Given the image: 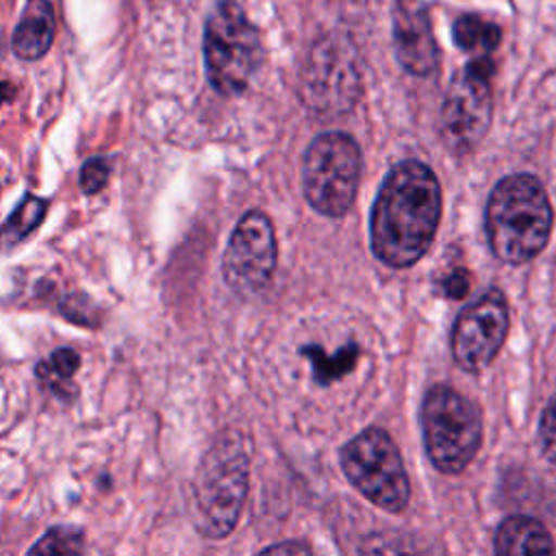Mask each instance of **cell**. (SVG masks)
<instances>
[{
    "label": "cell",
    "instance_id": "1",
    "mask_svg": "<svg viewBox=\"0 0 556 556\" xmlns=\"http://www.w3.org/2000/svg\"><path fill=\"white\" fill-rule=\"evenodd\" d=\"M441 217V187L421 161L391 167L371 211V250L391 267H408L432 243Z\"/></svg>",
    "mask_w": 556,
    "mask_h": 556
},
{
    "label": "cell",
    "instance_id": "2",
    "mask_svg": "<svg viewBox=\"0 0 556 556\" xmlns=\"http://www.w3.org/2000/svg\"><path fill=\"white\" fill-rule=\"evenodd\" d=\"M552 204L539 178L510 174L502 178L486 204V237L493 254L513 265L532 261L552 232Z\"/></svg>",
    "mask_w": 556,
    "mask_h": 556
},
{
    "label": "cell",
    "instance_id": "3",
    "mask_svg": "<svg viewBox=\"0 0 556 556\" xmlns=\"http://www.w3.org/2000/svg\"><path fill=\"white\" fill-rule=\"evenodd\" d=\"M250 460L241 432H222L202 456L193 478V519L206 539L228 536L241 515Z\"/></svg>",
    "mask_w": 556,
    "mask_h": 556
},
{
    "label": "cell",
    "instance_id": "4",
    "mask_svg": "<svg viewBox=\"0 0 556 556\" xmlns=\"http://www.w3.org/2000/svg\"><path fill=\"white\" fill-rule=\"evenodd\" d=\"M204 70L222 96L248 89L263 61V39L237 0H217L206 17L202 37Z\"/></svg>",
    "mask_w": 556,
    "mask_h": 556
},
{
    "label": "cell",
    "instance_id": "5",
    "mask_svg": "<svg viewBox=\"0 0 556 556\" xmlns=\"http://www.w3.org/2000/svg\"><path fill=\"white\" fill-rule=\"evenodd\" d=\"M302 100L321 115L350 111L363 91L358 50L341 30L321 35L306 52L300 74Z\"/></svg>",
    "mask_w": 556,
    "mask_h": 556
},
{
    "label": "cell",
    "instance_id": "6",
    "mask_svg": "<svg viewBox=\"0 0 556 556\" xmlns=\"http://www.w3.org/2000/svg\"><path fill=\"white\" fill-rule=\"evenodd\" d=\"M424 441L432 465L443 473L463 471L482 441L476 406L456 389L434 384L424 400Z\"/></svg>",
    "mask_w": 556,
    "mask_h": 556
},
{
    "label": "cell",
    "instance_id": "7",
    "mask_svg": "<svg viewBox=\"0 0 556 556\" xmlns=\"http://www.w3.org/2000/svg\"><path fill=\"white\" fill-rule=\"evenodd\" d=\"M302 174L304 195L315 211L328 217L345 215L358 189L361 148L345 132H324L311 141Z\"/></svg>",
    "mask_w": 556,
    "mask_h": 556
},
{
    "label": "cell",
    "instance_id": "8",
    "mask_svg": "<svg viewBox=\"0 0 556 556\" xmlns=\"http://www.w3.org/2000/svg\"><path fill=\"white\" fill-rule=\"evenodd\" d=\"M348 480L376 506L400 513L408 504L410 486L397 445L382 428H367L341 450Z\"/></svg>",
    "mask_w": 556,
    "mask_h": 556
},
{
    "label": "cell",
    "instance_id": "9",
    "mask_svg": "<svg viewBox=\"0 0 556 556\" xmlns=\"http://www.w3.org/2000/svg\"><path fill=\"white\" fill-rule=\"evenodd\" d=\"M491 56L471 59L450 83L441 104L439 130L445 148L456 154H469L486 135L493 117V76Z\"/></svg>",
    "mask_w": 556,
    "mask_h": 556
},
{
    "label": "cell",
    "instance_id": "10",
    "mask_svg": "<svg viewBox=\"0 0 556 556\" xmlns=\"http://www.w3.org/2000/svg\"><path fill=\"white\" fill-rule=\"evenodd\" d=\"M276 267V235L269 217L248 211L235 226L224 258L222 274L226 285L243 298L258 295Z\"/></svg>",
    "mask_w": 556,
    "mask_h": 556
},
{
    "label": "cell",
    "instance_id": "11",
    "mask_svg": "<svg viewBox=\"0 0 556 556\" xmlns=\"http://www.w3.org/2000/svg\"><path fill=\"white\" fill-rule=\"evenodd\" d=\"M508 304L500 289H489L460 311L452 328V356L465 371L484 369L508 332Z\"/></svg>",
    "mask_w": 556,
    "mask_h": 556
},
{
    "label": "cell",
    "instance_id": "12",
    "mask_svg": "<svg viewBox=\"0 0 556 556\" xmlns=\"http://www.w3.org/2000/svg\"><path fill=\"white\" fill-rule=\"evenodd\" d=\"M393 52L404 72L426 78L439 70L441 52L424 0H393L391 7Z\"/></svg>",
    "mask_w": 556,
    "mask_h": 556
},
{
    "label": "cell",
    "instance_id": "13",
    "mask_svg": "<svg viewBox=\"0 0 556 556\" xmlns=\"http://www.w3.org/2000/svg\"><path fill=\"white\" fill-rule=\"evenodd\" d=\"M54 39V11L48 0H30L13 33V52L24 61L41 59Z\"/></svg>",
    "mask_w": 556,
    "mask_h": 556
},
{
    "label": "cell",
    "instance_id": "14",
    "mask_svg": "<svg viewBox=\"0 0 556 556\" xmlns=\"http://www.w3.org/2000/svg\"><path fill=\"white\" fill-rule=\"evenodd\" d=\"M493 547L502 556L549 554L554 549V543L547 530L536 519L515 515L500 523Z\"/></svg>",
    "mask_w": 556,
    "mask_h": 556
},
{
    "label": "cell",
    "instance_id": "15",
    "mask_svg": "<svg viewBox=\"0 0 556 556\" xmlns=\"http://www.w3.org/2000/svg\"><path fill=\"white\" fill-rule=\"evenodd\" d=\"M452 39L454 46L463 52L491 56V52L502 41V28L478 13H460L452 24Z\"/></svg>",
    "mask_w": 556,
    "mask_h": 556
},
{
    "label": "cell",
    "instance_id": "16",
    "mask_svg": "<svg viewBox=\"0 0 556 556\" xmlns=\"http://www.w3.org/2000/svg\"><path fill=\"white\" fill-rule=\"evenodd\" d=\"M48 213V200L26 193L0 226V250H11L39 228Z\"/></svg>",
    "mask_w": 556,
    "mask_h": 556
},
{
    "label": "cell",
    "instance_id": "17",
    "mask_svg": "<svg viewBox=\"0 0 556 556\" xmlns=\"http://www.w3.org/2000/svg\"><path fill=\"white\" fill-rule=\"evenodd\" d=\"M80 367V356L72 348L54 350L46 361L35 367L37 378H41L56 397L70 400V380Z\"/></svg>",
    "mask_w": 556,
    "mask_h": 556
},
{
    "label": "cell",
    "instance_id": "18",
    "mask_svg": "<svg viewBox=\"0 0 556 556\" xmlns=\"http://www.w3.org/2000/svg\"><path fill=\"white\" fill-rule=\"evenodd\" d=\"M302 354H306L311 358L313 369H315V378L321 384H328L330 380L341 378L345 371H350L354 367V363L358 358V348L356 345H345L343 350L328 356L324 350H319L315 345H308V348H302Z\"/></svg>",
    "mask_w": 556,
    "mask_h": 556
},
{
    "label": "cell",
    "instance_id": "19",
    "mask_svg": "<svg viewBox=\"0 0 556 556\" xmlns=\"http://www.w3.org/2000/svg\"><path fill=\"white\" fill-rule=\"evenodd\" d=\"M83 530L54 526L28 549V554H78L83 552Z\"/></svg>",
    "mask_w": 556,
    "mask_h": 556
},
{
    "label": "cell",
    "instance_id": "20",
    "mask_svg": "<svg viewBox=\"0 0 556 556\" xmlns=\"http://www.w3.org/2000/svg\"><path fill=\"white\" fill-rule=\"evenodd\" d=\"M111 174V161L106 156H91L80 165L78 185L80 191L87 195H96L109 180Z\"/></svg>",
    "mask_w": 556,
    "mask_h": 556
},
{
    "label": "cell",
    "instance_id": "21",
    "mask_svg": "<svg viewBox=\"0 0 556 556\" xmlns=\"http://www.w3.org/2000/svg\"><path fill=\"white\" fill-rule=\"evenodd\" d=\"M539 443L543 454L556 463V395L545 406L541 424H539Z\"/></svg>",
    "mask_w": 556,
    "mask_h": 556
},
{
    "label": "cell",
    "instance_id": "22",
    "mask_svg": "<svg viewBox=\"0 0 556 556\" xmlns=\"http://www.w3.org/2000/svg\"><path fill=\"white\" fill-rule=\"evenodd\" d=\"M443 289L450 298H460L465 295V291L469 289V278H467V271L463 269H456L454 274H450L445 280H443Z\"/></svg>",
    "mask_w": 556,
    "mask_h": 556
},
{
    "label": "cell",
    "instance_id": "23",
    "mask_svg": "<svg viewBox=\"0 0 556 556\" xmlns=\"http://www.w3.org/2000/svg\"><path fill=\"white\" fill-rule=\"evenodd\" d=\"M263 552H267V554H276V552H287V554L298 552V554H302V552H306L308 554L311 547L304 545V543H280V545H271V547H267Z\"/></svg>",
    "mask_w": 556,
    "mask_h": 556
},
{
    "label": "cell",
    "instance_id": "24",
    "mask_svg": "<svg viewBox=\"0 0 556 556\" xmlns=\"http://www.w3.org/2000/svg\"><path fill=\"white\" fill-rule=\"evenodd\" d=\"M15 98V87L11 83H0V104L11 102Z\"/></svg>",
    "mask_w": 556,
    "mask_h": 556
}]
</instances>
